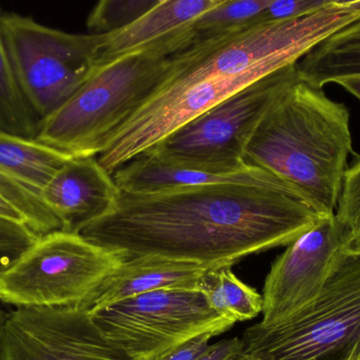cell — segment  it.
<instances>
[{
  "label": "cell",
  "mask_w": 360,
  "mask_h": 360,
  "mask_svg": "<svg viewBox=\"0 0 360 360\" xmlns=\"http://www.w3.org/2000/svg\"><path fill=\"white\" fill-rule=\"evenodd\" d=\"M357 2H360V0H331V4H340V6H350Z\"/></svg>",
  "instance_id": "4dcf8cb0"
},
{
  "label": "cell",
  "mask_w": 360,
  "mask_h": 360,
  "mask_svg": "<svg viewBox=\"0 0 360 360\" xmlns=\"http://www.w3.org/2000/svg\"><path fill=\"white\" fill-rule=\"evenodd\" d=\"M1 14L0 11V130L35 139L41 120L19 86L2 31Z\"/></svg>",
  "instance_id": "ac0fdd59"
},
{
  "label": "cell",
  "mask_w": 360,
  "mask_h": 360,
  "mask_svg": "<svg viewBox=\"0 0 360 360\" xmlns=\"http://www.w3.org/2000/svg\"><path fill=\"white\" fill-rule=\"evenodd\" d=\"M298 76L295 65L278 70L182 124L147 153L162 162L216 173H234L252 133L283 89Z\"/></svg>",
  "instance_id": "8992f818"
},
{
  "label": "cell",
  "mask_w": 360,
  "mask_h": 360,
  "mask_svg": "<svg viewBox=\"0 0 360 360\" xmlns=\"http://www.w3.org/2000/svg\"><path fill=\"white\" fill-rule=\"evenodd\" d=\"M162 0H98L88 18L92 33L105 34L132 22Z\"/></svg>",
  "instance_id": "ffe728a7"
},
{
  "label": "cell",
  "mask_w": 360,
  "mask_h": 360,
  "mask_svg": "<svg viewBox=\"0 0 360 360\" xmlns=\"http://www.w3.org/2000/svg\"><path fill=\"white\" fill-rule=\"evenodd\" d=\"M38 238L27 224L0 215V274L11 268Z\"/></svg>",
  "instance_id": "44dd1931"
},
{
  "label": "cell",
  "mask_w": 360,
  "mask_h": 360,
  "mask_svg": "<svg viewBox=\"0 0 360 360\" xmlns=\"http://www.w3.org/2000/svg\"><path fill=\"white\" fill-rule=\"evenodd\" d=\"M325 214L294 188L220 184L120 191L112 211L79 234L126 259L158 256L219 268L290 245Z\"/></svg>",
  "instance_id": "6da1fadb"
},
{
  "label": "cell",
  "mask_w": 360,
  "mask_h": 360,
  "mask_svg": "<svg viewBox=\"0 0 360 360\" xmlns=\"http://www.w3.org/2000/svg\"><path fill=\"white\" fill-rule=\"evenodd\" d=\"M179 50L174 42H162L99 65L40 122L35 141L71 158L98 155L110 135L155 90Z\"/></svg>",
  "instance_id": "3957f363"
},
{
  "label": "cell",
  "mask_w": 360,
  "mask_h": 360,
  "mask_svg": "<svg viewBox=\"0 0 360 360\" xmlns=\"http://www.w3.org/2000/svg\"><path fill=\"white\" fill-rule=\"evenodd\" d=\"M103 335L132 360H152L203 334L232 329L198 290L162 289L90 310Z\"/></svg>",
  "instance_id": "ba28073f"
},
{
  "label": "cell",
  "mask_w": 360,
  "mask_h": 360,
  "mask_svg": "<svg viewBox=\"0 0 360 360\" xmlns=\"http://www.w3.org/2000/svg\"><path fill=\"white\" fill-rule=\"evenodd\" d=\"M6 312L2 307V302H0V330H1L2 323H4V319H6Z\"/></svg>",
  "instance_id": "1f68e13d"
},
{
  "label": "cell",
  "mask_w": 360,
  "mask_h": 360,
  "mask_svg": "<svg viewBox=\"0 0 360 360\" xmlns=\"http://www.w3.org/2000/svg\"><path fill=\"white\" fill-rule=\"evenodd\" d=\"M226 0H162L151 10L109 33L101 34L97 65L166 41L188 46L192 27L202 15Z\"/></svg>",
  "instance_id": "4fadbf2b"
},
{
  "label": "cell",
  "mask_w": 360,
  "mask_h": 360,
  "mask_svg": "<svg viewBox=\"0 0 360 360\" xmlns=\"http://www.w3.org/2000/svg\"><path fill=\"white\" fill-rule=\"evenodd\" d=\"M209 269L212 268L158 256L127 258L99 285L86 310L156 290H197L201 276Z\"/></svg>",
  "instance_id": "9a60e30c"
},
{
  "label": "cell",
  "mask_w": 360,
  "mask_h": 360,
  "mask_svg": "<svg viewBox=\"0 0 360 360\" xmlns=\"http://www.w3.org/2000/svg\"><path fill=\"white\" fill-rule=\"evenodd\" d=\"M0 215L27 224H25V218L22 217V215H21L12 205H10L8 201L4 200L2 197H0Z\"/></svg>",
  "instance_id": "4316f807"
},
{
  "label": "cell",
  "mask_w": 360,
  "mask_h": 360,
  "mask_svg": "<svg viewBox=\"0 0 360 360\" xmlns=\"http://www.w3.org/2000/svg\"><path fill=\"white\" fill-rule=\"evenodd\" d=\"M124 259L78 233H48L0 274V302L16 308L86 309Z\"/></svg>",
  "instance_id": "5b68a950"
},
{
  "label": "cell",
  "mask_w": 360,
  "mask_h": 360,
  "mask_svg": "<svg viewBox=\"0 0 360 360\" xmlns=\"http://www.w3.org/2000/svg\"><path fill=\"white\" fill-rule=\"evenodd\" d=\"M232 360H270L269 357L264 356L262 354H257V353H247L243 351L240 355L235 357Z\"/></svg>",
  "instance_id": "f1b7e54d"
},
{
  "label": "cell",
  "mask_w": 360,
  "mask_h": 360,
  "mask_svg": "<svg viewBox=\"0 0 360 360\" xmlns=\"http://www.w3.org/2000/svg\"><path fill=\"white\" fill-rule=\"evenodd\" d=\"M245 351L243 340L238 338L222 340L211 345L196 360H232Z\"/></svg>",
  "instance_id": "d4e9b609"
},
{
  "label": "cell",
  "mask_w": 360,
  "mask_h": 360,
  "mask_svg": "<svg viewBox=\"0 0 360 360\" xmlns=\"http://www.w3.org/2000/svg\"><path fill=\"white\" fill-rule=\"evenodd\" d=\"M335 215L353 232L360 224V155L347 167Z\"/></svg>",
  "instance_id": "7402d4cb"
},
{
  "label": "cell",
  "mask_w": 360,
  "mask_h": 360,
  "mask_svg": "<svg viewBox=\"0 0 360 360\" xmlns=\"http://www.w3.org/2000/svg\"><path fill=\"white\" fill-rule=\"evenodd\" d=\"M353 152L350 111L300 75L273 101L245 149L243 160L334 213Z\"/></svg>",
  "instance_id": "7a4b0ae2"
},
{
  "label": "cell",
  "mask_w": 360,
  "mask_h": 360,
  "mask_svg": "<svg viewBox=\"0 0 360 360\" xmlns=\"http://www.w3.org/2000/svg\"><path fill=\"white\" fill-rule=\"evenodd\" d=\"M197 290L214 311L236 323L251 321L262 313V294L245 285L233 273L232 266L205 271Z\"/></svg>",
  "instance_id": "e0dca14e"
},
{
  "label": "cell",
  "mask_w": 360,
  "mask_h": 360,
  "mask_svg": "<svg viewBox=\"0 0 360 360\" xmlns=\"http://www.w3.org/2000/svg\"><path fill=\"white\" fill-rule=\"evenodd\" d=\"M245 352L270 360H342L360 340V256L340 251L316 297L277 325L258 323Z\"/></svg>",
  "instance_id": "277c9868"
},
{
  "label": "cell",
  "mask_w": 360,
  "mask_h": 360,
  "mask_svg": "<svg viewBox=\"0 0 360 360\" xmlns=\"http://www.w3.org/2000/svg\"><path fill=\"white\" fill-rule=\"evenodd\" d=\"M351 8H354V10L359 11L360 12V2H357V4H350Z\"/></svg>",
  "instance_id": "d6a6232c"
},
{
  "label": "cell",
  "mask_w": 360,
  "mask_h": 360,
  "mask_svg": "<svg viewBox=\"0 0 360 360\" xmlns=\"http://www.w3.org/2000/svg\"><path fill=\"white\" fill-rule=\"evenodd\" d=\"M334 82L346 89L349 93H351L353 96L356 97L360 101V74L345 76V77L338 78Z\"/></svg>",
  "instance_id": "484cf974"
},
{
  "label": "cell",
  "mask_w": 360,
  "mask_h": 360,
  "mask_svg": "<svg viewBox=\"0 0 360 360\" xmlns=\"http://www.w3.org/2000/svg\"><path fill=\"white\" fill-rule=\"evenodd\" d=\"M212 334H203L152 360H196L210 348Z\"/></svg>",
  "instance_id": "cb8c5ba5"
},
{
  "label": "cell",
  "mask_w": 360,
  "mask_h": 360,
  "mask_svg": "<svg viewBox=\"0 0 360 360\" xmlns=\"http://www.w3.org/2000/svg\"><path fill=\"white\" fill-rule=\"evenodd\" d=\"M0 360H132L84 308H16L0 330Z\"/></svg>",
  "instance_id": "9c48e42d"
},
{
  "label": "cell",
  "mask_w": 360,
  "mask_h": 360,
  "mask_svg": "<svg viewBox=\"0 0 360 360\" xmlns=\"http://www.w3.org/2000/svg\"><path fill=\"white\" fill-rule=\"evenodd\" d=\"M113 179L122 192L141 194L220 184L293 188L257 167L248 166L234 173L209 172L162 162L149 154H143L120 167L113 173Z\"/></svg>",
  "instance_id": "5bb4252c"
},
{
  "label": "cell",
  "mask_w": 360,
  "mask_h": 360,
  "mask_svg": "<svg viewBox=\"0 0 360 360\" xmlns=\"http://www.w3.org/2000/svg\"><path fill=\"white\" fill-rule=\"evenodd\" d=\"M120 190L96 156L71 158L44 188L42 198L63 224L78 233L115 207Z\"/></svg>",
  "instance_id": "7c38bea8"
},
{
  "label": "cell",
  "mask_w": 360,
  "mask_h": 360,
  "mask_svg": "<svg viewBox=\"0 0 360 360\" xmlns=\"http://www.w3.org/2000/svg\"><path fill=\"white\" fill-rule=\"evenodd\" d=\"M1 27L19 86L41 122L98 67L101 34L68 33L16 13H2Z\"/></svg>",
  "instance_id": "52a82bcc"
},
{
  "label": "cell",
  "mask_w": 360,
  "mask_h": 360,
  "mask_svg": "<svg viewBox=\"0 0 360 360\" xmlns=\"http://www.w3.org/2000/svg\"><path fill=\"white\" fill-rule=\"evenodd\" d=\"M276 0H226L195 21L193 41L226 33L257 20Z\"/></svg>",
  "instance_id": "d6986e66"
},
{
  "label": "cell",
  "mask_w": 360,
  "mask_h": 360,
  "mask_svg": "<svg viewBox=\"0 0 360 360\" xmlns=\"http://www.w3.org/2000/svg\"><path fill=\"white\" fill-rule=\"evenodd\" d=\"M342 251L346 254H351V255L360 256V224L353 232L350 240L345 245Z\"/></svg>",
  "instance_id": "83f0119b"
},
{
  "label": "cell",
  "mask_w": 360,
  "mask_h": 360,
  "mask_svg": "<svg viewBox=\"0 0 360 360\" xmlns=\"http://www.w3.org/2000/svg\"><path fill=\"white\" fill-rule=\"evenodd\" d=\"M329 4H331V0H276L256 21L295 18Z\"/></svg>",
  "instance_id": "603a6c76"
},
{
  "label": "cell",
  "mask_w": 360,
  "mask_h": 360,
  "mask_svg": "<svg viewBox=\"0 0 360 360\" xmlns=\"http://www.w3.org/2000/svg\"><path fill=\"white\" fill-rule=\"evenodd\" d=\"M296 67L304 82L321 89L338 78L360 74V17L317 44Z\"/></svg>",
  "instance_id": "2e32d148"
},
{
  "label": "cell",
  "mask_w": 360,
  "mask_h": 360,
  "mask_svg": "<svg viewBox=\"0 0 360 360\" xmlns=\"http://www.w3.org/2000/svg\"><path fill=\"white\" fill-rule=\"evenodd\" d=\"M70 156L0 130V197L25 218L38 236L63 230L58 218L42 198L44 188Z\"/></svg>",
  "instance_id": "8fae6325"
},
{
  "label": "cell",
  "mask_w": 360,
  "mask_h": 360,
  "mask_svg": "<svg viewBox=\"0 0 360 360\" xmlns=\"http://www.w3.org/2000/svg\"><path fill=\"white\" fill-rule=\"evenodd\" d=\"M342 360H360V340L356 342L350 353Z\"/></svg>",
  "instance_id": "f546056e"
},
{
  "label": "cell",
  "mask_w": 360,
  "mask_h": 360,
  "mask_svg": "<svg viewBox=\"0 0 360 360\" xmlns=\"http://www.w3.org/2000/svg\"><path fill=\"white\" fill-rule=\"evenodd\" d=\"M352 234L334 212L325 214L310 230L288 245L266 275L260 323L277 325L312 302Z\"/></svg>",
  "instance_id": "30bf717a"
}]
</instances>
